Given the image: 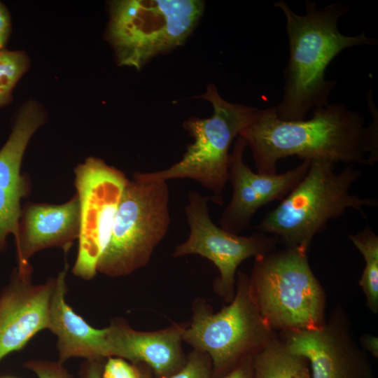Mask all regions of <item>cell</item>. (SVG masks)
<instances>
[{"label": "cell", "instance_id": "6da1fadb", "mask_svg": "<svg viewBox=\"0 0 378 378\" xmlns=\"http://www.w3.org/2000/svg\"><path fill=\"white\" fill-rule=\"evenodd\" d=\"M376 111L372 122L366 124L358 111L342 104H328L314 109L309 120L286 121L271 106L260 109L239 136L251 149L259 174H276L278 161L289 156L373 165L378 160Z\"/></svg>", "mask_w": 378, "mask_h": 378}, {"label": "cell", "instance_id": "7a4b0ae2", "mask_svg": "<svg viewBox=\"0 0 378 378\" xmlns=\"http://www.w3.org/2000/svg\"><path fill=\"white\" fill-rule=\"evenodd\" d=\"M306 12L295 13L286 2L280 0L274 6L284 13L289 44V58L284 70V93L273 108L282 120H304L308 111L328 104V97L337 84L326 78L327 66L344 50L377 41L363 31L346 36L338 28L341 17L349 8L342 3L318 7L311 0L305 2Z\"/></svg>", "mask_w": 378, "mask_h": 378}, {"label": "cell", "instance_id": "3957f363", "mask_svg": "<svg viewBox=\"0 0 378 378\" xmlns=\"http://www.w3.org/2000/svg\"><path fill=\"white\" fill-rule=\"evenodd\" d=\"M335 165L328 160H311L304 176L256 228L281 239L288 247L307 251L314 236L329 220L348 209L364 214L365 207L377 206V199L351 192L360 177V170L348 164L336 172Z\"/></svg>", "mask_w": 378, "mask_h": 378}, {"label": "cell", "instance_id": "277c9868", "mask_svg": "<svg viewBox=\"0 0 378 378\" xmlns=\"http://www.w3.org/2000/svg\"><path fill=\"white\" fill-rule=\"evenodd\" d=\"M248 278L258 310L274 330H314L325 323L324 293L306 250L287 246L257 257Z\"/></svg>", "mask_w": 378, "mask_h": 378}, {"label": "cell", "instance_id": "5b68a950", "mask_svg": "<svg viewBox=\"0 0 378 378\" xmlns=\"http://www.w3.org/2000/svg\"><path fill=\"white\" fill-rule=\"evenodd\" d=\"M108 5L106 38L118 64L137 70L183 44L204 6L200 0H115Z\"/></svg>", "mask_w": 378, "mask_h": 378}, {"label": "cell", "instance_id": "8992f818", "mask_svg": "<svg viewBox=\"0 0 378 378\" xmlns=\"http://www.w3.org/2000/svg\"><path fill=\"white\" fill-rule=\"evenodd\" d=\"M199 97L212 105L213 114L207 118L192 117L183 122L194 141L183 158L165 169L135 172L133 176L146 181L189 178L212 192L214 202L222 204V194L228 181L230 146L260 109L226 101L212 83Z\"/></svg>", "mask_w": 378, "mask_h": 378}, {"label": "cell", "instance_id": "52a82bcc", "mask_svg": "<svg viewBox=\"0 0 378 378\" xmlns=\"http://www.w3.org/2000/svg\"><path fill=\"white\" fill-rule=\"evenodd\" d=\"M170 223L167 181H146L133 176L124 189L97 272L119 277L145 267L167 235Z\"/></svg>", "mask_w": 378, "mask_h": 378}, {"label": "cell", "instance_id": "ba28073f", "mask_svg": "<svg viewBox=\"0 0 378 378\" xmlns=\"http://www.w3.org/2000/svg\"><path fill=\"white\" fill-rule=\"evenodd\" d=\"M192 309V321L182 340L209 357L215 373L253 356L276 338L252 297L248 276L241 272L237 274V290L230 304L215 313L200 300Z\"/></svg>", "mask_w": 378, "mask_h": 378}, {"label": "cell", "instance_id": "9c48e42d", "mask_svg": "<svg viewBox=\"0 0 378 378\" xmlns=\"http://www.w3.org/2000/svg\"><path fill=\"white\" fill-rule=\"evenodd\" d=\"M80 204L78 254L72 272L85 280L97 272L98 262L109 242L124 189L125 174L104 160L89 157L74 171Z\"/></svg>", "mask_w": 378, "mask_h": 378}, {"label": "cell", "instance_id": "30bf717a", "mask_svg": "<svg viewBox=\"0 0 378 378\" xmlns=\"http://www.w3.org/2000/svg\"><path fill=\"white\" fill-rule=\"evenodd\" d=\"M211 200L214 201L212 197L204 196L197 190L188 192L185 214L189 234L175 247L172 255L178 258L196 254L212 262L220 273L215 288L230 302L234 298L238 266L248 258L270 253L277 237L265 233L240 236L218 227L209 216L208 203Z\"/></svg>", "mask_w": 378, "mask_h": 378}, {"label": "cell", "instance_id": "8fae6325", "mask_svg": "<svg viewBox=\"0 0 378 378\" xmlns=\"http://www.w3.org/2000/svg\"><path fill=\"white\" fill-rule=\"evenodd\" d=\"M284 333L288 349L307 360L311 378H374L342 313H335L319 328Z\"/></svg>", "mask_w": 378, "mask_h": 378}, {"label": "cell", "instance_id": "7c38bea8", "mask_svg": "<svg viewBox=\"0 0 378 378\" xmlns=\"http://www.w3.org/2000/svg\"><path fill=\"white\" fill-rule=\"evenodd\" d=\"M31 275L30 263L18 265L0 294V361L48 329L55 279L34 284Z\"/></svg>", "mask_w": 378, "mask_h": 378}, {"label": "cell", "instance_id": "4fadbf2b", "mask_svg": "<svg viewBox=\"0 0 378 378\" xmlns=\"http://www.w3.org/2000/svg\"><path fill=\"white\" fill-rule=\"evenodd\" d=\"M186 326L174 324L152 331H137L125 322L115 320L108 328L111 357L143 364L158 378H167L178 371L186 358L181 342Z\"/></svg>", "mask_w": 378, "mask_h": 378}, {"label": "cell", "instance_id": "5bb4252c", "mask_svg": "<svg viewBox=\"0 0 378 378\" xmlns=\"http://www.w3.org/2000/svg\"><path fill=\"white\" fill-rule=\"evenodd\" d=\"M80 229V204L76 194L62 204L28 203L22 209L15 241L18 265L46 248L59 247L66 253Z\"/></svg>", "mask_w": 378, "mask_h": 378}, {"label": "cell", "instance_id": "9a60e30c", "mask_svg": "<svg viewBox=\"0 0 378 378\" xmlns=\"http://www.w3.org/2000/svg\"><path fill=\"white\" fill-rule=\"evenodd\" d=\"M68 265L55 278V288L50 308V330L57 337L59 362L71 358L103 360L111 357L108 327L98 329L90 326L68 305L66 276Z\"/></svg>", "mask_w": 378, "mask_h": 378}, {"label": "cell", "instance_id": "2e32d148", "mask_svg": "<svg viewBox=\"0 0 378 378\" xmlns=\"http://www.w3.org/2000/svg\"><path fill=\"white\" fill-rule=\"evenodd\" d=\"M45 120L42 106L34 100L27 101L20 108L11 133L0 149V187L21 198L29 191L26 178L20 174L22 158L31 136Z\"/></svg>", "mask_w": 378, "mask_h": 378}, {"label": "cell", "instance_id": "e0dca14e", "mask_svg": "<svg viewBox=\"0 0 378 378\" xmlns=\"http://www.w3.org/2000/svg\"><path fill=\"white\" fill-rule=\"evenodd\" d=\"M246 147L245 139L239 135L228 161V181L232 186V196L219 220L221 228L236 234L247 229L256 211L265 206L244 172L243 155Z\"/></svg>", "mask_w": 378, "mask_h": 378}, {"label": "cell", "instance_id": "ac0fdd59", "mask_svg": "<svg viewBox=\"0 0 378 378\" xmlns=\"http://www.w3.org/2000/svg\"><path fill=\"white\" fill-rule=\"evenodd\" d=\"M253 378H311L307 360L276 338L252 356Z\"/></svg>", "mask_w": 378, "mask_h": 378}, {"label": "cell", "instance_id": "d6986e66", "mask_svg": "<svg viewBox=\"0 0 378 378\" xmlns=\"http://www.w3.org/2000/svg\"><path fill=\"white\" fill-rule=\"evenodd\" d=\"M349 237L365 260L359 284L366 296L369 309L376 314L378 311V237L369 226Z\"/></svg>", "mask_w": 378, "mask_h": 378}, {"label": "cell", "instance_id": "ffe728a7", "mask_svg": "<svg viewBox=\"0 0 378 378\" xmlns=\"http://www.w3.org/2000/svg\"><path fill=\"white\" fill-rule=\"evenodd\" d=\"M29 64L25 52L0 49V108L10 104L14 88Z\"/></svg>", "mask_w": 378, "mask_h": 378}, {"label": "cell", "instance_id": "44dd1931", "mask_svg": "<svg viewBox=\"0 0 378 378\" xmlns=\"http://www.w3.org/2000/svg\"><path fill=\"white\" fill-rule=\"evenodd\" d=\"M21 199L14 192L0 187V252L5 250L10 234L15 239L18 237L22 214Z\"/></svg>", "mask_w": 378, "mask_h": 378}, {"label": "cell", "instance_id": "7402d4cb", "mask_svg": "<svg viewBox=\"0 0 378 378\" xmlns=\"http://www.w3.org/2000/svg\"><path fill=\"white\" fill-rule=\"evenodd\" d=\"M167 378H213V368L209 357L193 349L183 366Z\"/></svg>", "mask_w": 378, "mask_h": 378}, {"label": "cell", "instance_id": "603a6c76", "mask_svg": "<svg viewBox=\"0 0 378 378\" xmlns=\"http://www.w3.org/2000/svg\"><path fill=\"white\" fill-rule=\"evenodd\" d=\"M24 367L38 378H73L59 361L31 359L25 362Z\"/></svg>", "mask_w": 378, "mask_h": 378}, {"label": "cell", "instance_id": "cb8c5ba5", "mask_svg": "<svg viewBox=\"0 0 378 378\" xmlns=\"http://www.w3.org/2000/svg\"><path fill=\"white\" fill-rule=\"evenodd\" d=\"M102 378H139L135 365L120 358L110 357L104 364Z\"/></svg>", "mask_w": 378, "mask_h": 378}, {"label": "cell", "instance_id": "d4e9b609", "mask_svg": "<svg viewBox=\"0 0 378 378\" xmlns=\"http://www.w3.org/2000/svg\"><path fill=\"white\" fill-rule=\"evenodd\" d=\"M223 378H253L252 356L240 360Z\"/></svg>", "mask_w": 378, "mask_h": 378}, {"label": "cell", "instance_id": "484cf974", "mask_svg": "<svg viewBox=\"0 0 378 378\" xmlns=\"http://www.w3.org/2000/svg\"><path fill=\"white\" fill-rule=\"evenodd\" d=\"M11 32V19L6 6L0 1V49H4Z\"/></svg>", "mask_w": 378, "mask_h": 378}, {"label": "cell", "instance_id": "4316f807", "mask_svg": "<svg viewBox=\"0 0 378 378\" xmlns=\"http://www.w3.org/2000/svg\"><path fill=\"white\" fill-rule=\"evenodd\" d=\"M103 360H87L82 368L83 378H102Z\"/></svg>", "mask_w": 378, "mask_h": 378}, {"label": "cell", "instance_id": "83f0119b", "mask_svg": "<svg viewBox=\"0 0 378 378\" xmlns=\"http://www.w3.org/2000/svg\"><path fill=\"white\" fill-rule=\"evenodd\" d=\"M362 346L374 357H378V339L372 335H365L360 338Z\"/></svg>", "mask_w": 378, "mask_h": 378}, {"label": "cell", "instance_id": "f1b7e54d", "mask_svg": "<svg viewBox=\"0 0 378 378\" xmlns=\"http://www.w3.org/2000/svg\"><path fill=\"white\" fill-rule=\"evenodd\" d=\"M136 368L139 374V378H151L149 374L148 368L143 364L134 365Z\"/></svg>", "mask_w": 378, "mask_h": 378}, {"label": "cell", "instance_id": "f546056e", "mask_svg": "<svg viewBox=\"0 0 378 378\" xmlns=\"http://www.w3.org/2000/svg\"><path fill=\"white\" fill-rule=\"evenodd\" d=\"M0 378H15V377H11V376H5V377H0Z\"/></svg>", "mask_w": 378, "mask_h": 378}]
</instances>
